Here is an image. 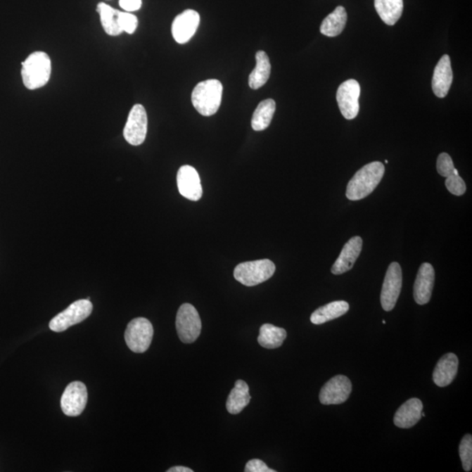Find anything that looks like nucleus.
Returning <instances> with one entry per match:
<instances>
[{
	"mask_svg": "<svg viewBox=\"0 0 472 472\" xmlns=\"http://www.w3.org/2000/svg\"><path fill=\"white\" fill-rule=\"evenodd\" d=\"M374 6L383 23L394 26L402 17L403 0H374Z\"/></svg>",
	"mask_w": 472,
	"mask_h": 472,
	"instance_id": "b1692460",
	"label": "nucleus"
},
{
	"mask_svg": "<svg viewBox=\"0 0 472 472\" xmlns=\"http://www.w3.org/2000/svg\"><path fill=\"white\" fill-rule=\"evenodd\" d=\"M347 21V13L345 7L338 6L323 20L320 32L327 37H336L345 30Z\"/></svg>",
	"mask_w": 472,
	"mask_h": 472,
	"instance_id": "4be33fe9",
	"label": "nucleus"
},
{
	"mask_svg": "<svg viewBox=\"0 0 472 472\" xmlns=\"http://www.w3.org/2000/svg\"><path fill=\"white\" fill-rule=\"evenodd\" d=\"M119 5L125 12H135L142 6V0H119Z\"/></svg>",
	"mask_w": 472,
	"mask_h": 472,
	"instance_id": "473e14b6",
	"label": "nucleus"
},
{
	"mask_svg": "<svg viewBox=\"0 0 472 472\" xmlns=\"http://www.w3.org/2000/svg\"><path fill=\"white\" fill-rule=\"evenodd\" d=\"M360 86L358 82L350 79L345 81L338 89L337 102L340 113L347 120L358 116L359 110V97Z\"/></svg>",
	"mask_w": 472,
	"mask_h": 472,
	"instance_id": "9b49d317",
	"label": "nucleus"
},
{
	"mask_svg": "<svg viewBox=\"0 0 472 472\" xmlns=\"http://www.w3.org/2000/svg\"><path fill=\"white\" fill-rule=\"evenodd\" d=\"M445 186L449 192L456 196H463L466 191V182L459 175L452 174L447 177Z\"/></svg>",
	"mask_w": 472,
	"mask_h": 472,
	"instance_id": "c756f323",
	"label": "nucleus"
},
{
	"mask_svg": "<svg viewBox=\"0 0 472 472\" xmlns=\"http://www.w3.org/2000/svg\"><path fill=\"white\" fill-rule=\"evenodd\" d=\"M349 311V305L345 301H334L317 309L311 316V322L314 325H322L331 320L343 316Z\"/></svg>",
	"mask_w": 472,
	"mask_h": 472,
	"instance_id": "412c9836",
	"label": "nucleus"
},
{
	"mask_svg": "<svg viewBox=\"0 0 472 472\" xmlns=\"http://www.w3.org/2000/svg\"><path fill=\"white\" fill-rule=\"evenodd\" d=\"M435 283L433 266L428 262L421 264L414 286V298L418 305H424L430 302Z\"/></svg>",
	"mask_w": 472,
	"mask_h": 472,
	"instance_id": "2eb2a0df",
	"label": "nucleus"
},
{
	"mask_svg": "<svg viewBox=\"0 0 472 472\" xmlns=\"http://www.w3.org/2000/svg\"><path fill=\"white\" fill-rule=\"evenodd\" d=\"M384 174L385 167L381 162H372L364 165L348 183L347 199L355 201L369 196L379 185Z\"/></svg>",
	"mask_w": 472,
	"mask_h": 472,
	"instance_id": "f257e3e1",
	"label": "nucleus"
},
{
	"mask_svg": "<svg viewBox=\"0 0 472 472\" xmlns=\"http://www.w3.org/2000/svg\"><path fill=\"white\" fill-rule=\"evenodd\" d=\"M459 455L462 461L464 470L469 472L472 468V437L471 435H464L459 445Z\"/></svg>",
	"mask_w": 472,
	"mask_h": 472,
	"instance_id": "cd10ccee",
	"label": "nucleus"
},
{
	"mask_svg": "<svg viewBox=\"0 0 472 472\" xmlns=\"http://www.w3.org/2000/svg\"><path fill=\"white\" fill-rule=\"evenodd\" d=\"M402 286V272L398 262H392L385 274L381 302L385 312H390L397 302Z\"/></svg>",
	"mask_w": 472,
	"mask_h": 472,
	"instance_id": "1a4fd4ad",
	"label": "nucleus"
},
{
	"mask_svg": "<svg viewBox=\"0 0 472 472\" xmlns=\"http://www.w3.org/2000/svg\"><path fill=\"white\" fill-rule=\"evenodd\" d=\"M424 416H425V414L421 412V417H424Z\"/></svg>",
	"mask_w": 472,
	"mask_h": 472,
	"instance_id": "f704fd0d",
	"label": "nucleus"
},
{
	"mask_svg": "<svg viewBox=\"0 0 472 472\" xmlns=\"http://www.w3.org/2000/svg\"><path fill=\"white\" fill-rule=\"evenodd\" d=\"M92 311L93 305L89 299L75 301L50 321L49 328L56 333H61L84 321L89 318Z\"/></svg>",
	"mask_w": 472,
	"mask_h": 472,
	"instance_id": "39448f33",
	"label": "nucleus"
},
{
	"mask_svg": "<svg viewBox=\"0 0 472 472\" xmlns=\"http://www.w3.org/2000/svg\"><path fill=\"white\" fill-rule=\"evenodd\" d=\"M87 402V388L81 381H74L68 385L61 396V409L68 416H78L84 412Z\"/></svg>",
	"mask_w": 472,
	"mask_h": 472,
	"instance_id": "9d476101",
	"label": "nucleus"
},
{
	"mask_svg": "<svg viewBox=\"0 0 472 472\" xmlns=\"http://www.w3.org/2000/svg\"><path fill=\"white\" fill-rule=\"evenodd\" d=\"M255 60H257V65L248 77V85L251 89H258L268 82L270 71H272V65H270L269 56L264 51H258L255 55Z\"/></svg>",
	"mask_w": 472,
	"mask_h": 472,
	"instance_id": "5701e85b",
	"label": "nucleus"
},
{
	"mask_svg": "<svg viewBox=\"0 0 472 472\" xmlns=\"http://www.w3.org/2000/svg\"><path fill=\"white\" fill-rule=\"evenodd\" d=\"M179 192L183 197L192 201H198L203 197V190L200 175L196 169L191 165H183L177 174Z\"/></svg>",
	"mask_w": 472,
	"mask_h": 472,
	"instance_id": "4468645a",
	"label": "nucleus"
},
{
	"mask_svg": "<svg viewBox=\"0 0 472 472\" xmlns=\"http://www.w3.org/2000/svg\"><path fill=\"white\" fill-rule=\"evenodd\" d=\"M276 272V266L269 259L241 262L234 272L238 282L245 286L252 287L266 282Z\"/></svg>",
	"mask_w": 472,
	"mask_h": 472,
	"instance_id": "20e7f679",
	"label": "nucleus"
},
{
	"mask_svg": "<svg viewBox=\"0 0 472 472\" xmlns=\"http://www.w3.org/2000/svg\"><path fill=\"white\" fill-rule=\"evenodd\" d=\"M148 118L145 107L136 104L129 111L124 129V136L129 145L138 146L145 142Z\"/></svg>",
	"mask_w": 472,
	"mask_h": 472,
	"instance_id": "6e6552de",
	"label": "nucleus"
},
{
	"mask_svg": "<svg viewBox=\"0 0 472 472\" xmlns=\"http://www.w3.org/2000/svg\"><path fill=\"white\" fill-rule=\"evenodd\" d=\"M352 383L349 378L337 376L324 385L319 394V401L324 405L342 404L350 396Z\"/></svg>",
	"mask_w": 472,
	"mask_h": 472,
	"instance_id": "f8f14e48",
	"label": "nucleus"
},
{
	"mask_svg": "<svg viewBox=\"0 0 472 472\" xmlns=\"http://www.w3.org/2000/svg\"><path fill=\"white\" fill-rule=\"evenodd\" d=\"M167 472H193L190 468L184 467V466H174L170 468L167 470Z\"/></svg>",
	"mask_w": 472,
	"mask_h": 472,
	"instance_id": "72a5a7b5",
	"label": "nucleus"
},
{
	"mask_svg": "<svg viewBox=\"0 0 472 472\" xmlns=\"http://www.w3.org/2000/svg\"><path fill=\"white\" fill-rule=\"evenodd\" d=\"M21 65V77L25 87L34 90L48 84L52 72L51 59L48 53L42 51L32 53Z\"/></svg>",
	"mask_w": 472,
	"mask_h": 472,
	"instance_id": "f03ea898",
	"label": "nucleus"
},
{
	"mask_svg": "<svg viewBox=\"0 0 472 472\" xmlns=\"http://www.w3.org/2000/svg\"><path fill=\"white\" fill-rule=\"evenodd\" d=\"M245 472H275L272 469H270L264 462H262V460L253 459L248 461L245 466Z\"/></svg>",
	"mask_w": 472,
	"mask_h": 472,
	"instance_id": "2f4dec72",
	"label": "nucleus"
},
{
	"mask_svg": "<svg viewBox=\"0 0 472 472\" xmlns=\"http://www.w3.org/2000/svg\"><path fill=\"white\" fill-rule=\"evenodd\" d=\"M153 326L146 318L132 320L126 328L125 338L129 350L142 354L150 347L153 338Z\"/></svg>",
	"mask_w": 472,
	"mask_h": 472,
	"instance_id": "0eeeda50",
	"label": "nucleus"
},
{
	"mask_svg": "<svg viewBox=\"0 0 472 472\" xmlns=\"http://www.w3.org/2000/svg\"><path fill=\"white\" fill-rule=\"evenodd\" d=\"M459 359L456 355L447 354L438 360L433 372V381L438 387L445 388L452 383L459 370Z\"/></svg>",
	"mask_w": 472,
	"mask_h": 472,
	"instance_id": "a211bd4d",
	"label": "nucleus"
},
{
	"mask_svg": "<svg viewBox=\"0 0 472 472\" xmlns=\"http://www.w3.org/2000/svg\"><path fill=\"white\" fill-rule=\"evenodd\" d=\"M250 400L248 385L243 380H238L235 388L230 392L228 400H227V410L232 414H240L246 408Z\"/></svg>",
	"mask_w": 472,
	"mask_h": 472,
	"instance_id": "aec40b11",
	"label": "nucleus"
},
{
	"mask_svg": "<svg viewBox=\"0 0 472 472\" xmlns=\"http://www.w3.org/2000/svg\"><path fill=\"white\" fill-rule=\"evenodd\" d=\"M200 14L194 10H186L175 18L172 25V34L179 44L189 42L199 27Z\"/></svg>",
	"mask_w": 472,
	"mask_h": 472,
	"instance_id": "ddd939ff",
	"label": "nucleus"
},
{
	"mask_svg": "<svg viewBox=\"0 0 472 472\" xmlns=\"http://www.w3.org/2000/svg\"><path fill=\"white\" fill-rule=\"evenodd\" d=\"M287 338L286 331L272 324H264L260 328L258 343L266 349H276L283 345Z\"/></svg>",
	"mask_w": 472,
	"mask_h": 472,
	"instance_id": "393cba45",
	"label": "nucleus"
},
{
	"mask_svg": "<svg viewBox=\"0 0 472 472\" xmlns=\"http://www.w3.org/2000/svg\"><path fill=\"white\" fill-rule=\"evenodd\" d=\"M453 82L452 63L448 55H445L439 60L435 66L432 79V89L435 96L443 98L449 91Z\"/></svg>",
	"mask_w": 472,
	"mask_h": 472,
	"instance_id": "f3484780",
	"label": "nucleus"
},
{
	"mask_svg": "<svg viewBox=\"0 0 472 472\" xmlns=\"http://www.w3.org/2000/svg\"><path fill=\"white\" fill-rule=\"evenodd\" d=\"M201 320L194 306L183 304L176 317V329L183 343L191 344L197 340L201 333Z\"/></svg>",
	"mask_w": 472,
	"mask_h": 472,
	"instance_id": "423d86ee",
	"label": "nucleus"
},
{
	"mask_svg": "<svg viewBox=\"0 0 472 472\" xmlns=\"http://www.w3.org/2000/svg\"><path fill=\"white\" fill-rule=\"evenodd\" d=\"M222 93V84L219 80L210 79L201 82L193 90V106L203 116H212L221 106Z\"/></svg>",
	"mask_w": 472,
	"mask_h": 472,
	"instance_id": "7ed1b4c3",
	"label": "nucleus"
},
{
	"mask_svg": "<svg viewBox=\"0 0 472 472\" xmlns=\"http://www.w3.org/2000/svg\"><path fill=\"white\" fill-rule=\"evenodd\" d=\"M276 111V102L273 99L262 101L252 117L251 125L255 132L264 131L269 127Z\"/></svg>",
	"mask_w": 472,
	"mask_h": 472,
	"instance_id": "a878e982",
	"label": "nucleus"
},
{
	"mask_svg": "<svg viewBox=\"0 0 472 472\" xmlns=\"http://www.w3.org/2000/svg\"><path fill=\"white\" fill-rule=\"evenodd\" d=\"M423 409V402L419 399H409L396 412L394 417L395 424L401 428L414 426L421 420Z\"/></svg>",
	"mask_w": 472,
	"mask_h": 472,
	"instance_id": "6ab92c4d",
	"label": "nucleus"
},
{
	"mask_svg": "<svg viewBox=\"0 0 472 472\" xmlns=\"http://www.w3.org/2000/svg\"><path fill=\"white\" fill-rule=\"evenodd\" d=\"M437 168L438 174L442 177H449V175L454 174V163L452 158H450L448 153H441L439 155L437 162Z\"/></svg>",
	"mask_w": 472,
	"mask_h": 472,
	"instance_id": "7c9ffc66",
	"label": "nucleus"
},
{
	"mask_svg": "<svg viewBox=\"0 0 472 472\" xmlns=\"http://www.w3.org/2000/svg\"><path fill=\"white\" fill-rule=\"evenodd\" d=\"M119 25L122 32H127L129 34H134L138 28L139 20L134 14L129 12H119L118 16Z\"/></svg>",
	"mask_w": 472,
	"mask_h": 472,
	"instance_id": "c85d7f7f",
	"label": "nucleus"
},
{
	"mask_svg": "<svg viewBox=\"0 0 472 472\" xmlns=\"http://www.w3.org/2000/svg\"><path fill=\"white\" fill-rule=\"evenodd\" d=\"M96 11L99 13L103 30L107 34L117 36L122 34V31L118 20L120 11L113 8L106 3H99Z\"/></svg>",
	"mask_w": 472,
	"mask_h": 472,
	"instance_id": "bb28decb",
	"label": "nucleus"
},
{
	"mask_svg": "<svg viewBox=\"0 0 472 472\" xmlns=\"http://www.w3.org/2000/svg\"><path fill=\"white\" fill-rule=\"evenodd\" d=\"M362 237L355 236L351 238L342 248L340 257L331 267V273L334 275H341V274L352 269L360 255V252L362 250Z\"/></svg>",
	"mask_w": 472,
	"mask_h": 472,
	"instance_id": "dca6fc26",
	"label": "nucleus"
}]
</instances>
